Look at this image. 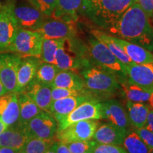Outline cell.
I'll return each instance as SVG.
<instances>
[{
    "instance_id": "1",
    "label": "cell",
    "mask_w": 153,
    "mask_h": 153,
    "mask_svg": "<svg viewBox=\"0 0 153 153\" xmlns=\"http://www.w3.org/2000/svg\"><path fill=\"white\" fill-rule=\"evenodd\" d=\"M105 30L111 36L153 51V24L136 2L131 5L114 24Z\"/></svg>"
},
{
    "instance_id": "2",
    "label": "cell",
    "mask_w": 153,
    "mask_h": 153,
    "mask_svg": "<svg viewBox=\"0 0 153 153\" xmlns=\"http://www.w3.org/2000/svg\"><path fill=\"white\" fill-rule=\"evenodd\" d=\"M135 2V0H82L81 9L94 24L106 30Z\"/></svg>"
},
{
    "instance_id": "3",
    "label": "cell",
    "mask_w": 153,
    "mask_h": 153,
    "mask_svg": "<svg viewBox=\"0 0 153 153\" xmlns=\"http://www.w3.org/2000/svg\"><path fill=\"white\" fill-rule=\"evenodd\" d=\"M73 38L65 39L57 49L55 65L60 70H74L88 67V60L84 56L81 48L76 45Z\"/></svg>"
},
{
    "instance_id": "4",
    "label": "cell",
    "mask_w": 153,
    "mask_h": 153,
    "mask_svg": "<svg viewBox=\"0 0 153 153\" xmlns=\"http://www.w3.org/2000/svg\"><path fill=\"white\" fill-rule=\"evenodd\" d=\"M43 37L37 30L19 28L9 48V52L22 57H35L40 59Z\"/></svg>"
},
{
    "instance_id": "5",
    "label": "cell",
    "mask_w": 153,
    "mask_h": 153,
    "mask_svg": "<svg viewBox=\"0 0 153 153\" xmlns=\"http://www.w3.org/2000/svg\"><path fill=\"white\" fill-rule=\"evenodd\" d=\"M85 87L95 93L111 94L120 87L113 72L95 68H87L82 72Z\"/></svg>"
},
{
    "instance_id": "6",
    "label": "cell",
    "mask_w": 153,
    "mask_h": 153,
    "mask_svg": "<svg viewBox=\"0 0 153 153\" xmlns=\"http://www.w3.org/2000/svg\"><path fill=\"white\" fill-rule=\"evenodd\" d=\"M88 51L92 60L101 68L113 73L118 72L126 76L125 65L111 52L105 44L94 36L89 40Z\"/></svg>"
},
{
    "instance_id": "7",
    "label": "cell",
    "mask_w": 153,
    "mask_h": 153,
    "mask_svg": "<svg viewBox=\"0 0 153 153\" xmlns=\"http://www.w3.org/2000/svg\"><path fill=\"white\" fill-rule=\"evenodd\" d=\"M100 119H103L101 103L95 99H90L82 103L67 116L57 120V131H61L81 120Z\"/></svg>"
},
{
    "instance_id": "8",
    "label": "cell",
    "mask_w": 153,
    "mask_h": 153,
    "mask_svg": "<svg viewBox=\"0 0 153 153\" xmlns=\"http://www.w3.org/2000/svg\"><path fill=\"white\" fill-rule=\"evenodd\" d=\"M28 2L9 5L19 28L37 30L48 16L43 14L30 1Z\"/></svg>"
},
{
    "instance_id": "9",
    "label": "cell",
    "mask_w": 153,
    "mask_h": 153,
    "mask_svg": "<svg viewBox=\"0 0 153 153\" xmlns=\"http://www.w3.org/2000/svg\"><path fill=\"white\" fill-rule=\"evenodd\" d=\"M98 120H85L76 122L65 128L57 131L55 137L59 142L68 143L74 141L89 140L92 138L99 127Z\"/></svg>"
},
{
    "instance_id": "10",
    "label": "cell",
    "mask_w": 153,
    "mask_h": 153,
    "mask_svg": "<svg viewBox=\"0 0 153 153\" xmlns=\"http://www.w3.org/2000/svg\"><path fill=\"white\" fill-rule=\"evenodd\" d=\"M57 121L53 115L45 111H41L25 127L30 137L53 140L57 131Z\"/></svg>"
},
{
    "instance_id": "11",
    "label": "cell",
    "mask_w": 153,
    "mask_h": 153,
    "mask_svg": "<svg viewBox=\"0 0 153 153\" xmlns=\"http://www.w3.org/2000/svg\"><path fill=\"white\" fill-rule=\"evenodd\" d=\"M46 39L73 38L76 34L74 22L48 17L37 30Z\"/></svg>"
},
{
    "instance_id": "12",
    "label": "cell",
    "mask_w": 153,
    "mask_h": 153,
    "mask_svg": "<svg viewBox=\"0 0 153 153\" xmlns=\"http://www.w3.org/2000/svg\"><path fill=\"white\" fill-rule=\"evenodd\" d=\"M22 57L16 53H0V80L7 93L16 92V76Z\"/></svg>"
},
{
    "instance_id": "13",
    "label": "cell",
    "mask_w": 153,
    "mask_h": 153,
    "mask_svg": "<svg viewBox=\"0 0 153 153\" xmlns=\"http://www.w3.org/2000/svg\"><path fill=\"white\" fill-rule=\"evenodd\" d=\"M19 29L10 5L1 7L0 10V53L9 52V47Z\"/></svg>"
},
{
    "instance_id": "14",
    "label": "cell",
    "mask_w": 153,
    "mask_h": 153,
    "mask_svg": "<svg viewBox=\"0 0 153 153\" xmlns=\"http://www.w3.org/2000/svg\"><path fill=\"white\" fill-rule=\"evenodd\" d=\"M128 81L145 90L153 92V63L133 64L125 66Z\"/></svg>"
},
{
    "instance_id": "15",
    "label": "cell",
    "mask_w": 153,
    "mask_h": 153,
    "mask_svg": "<svg viewBox=\"0 0 153 153\" xmlns=\"http://www.w3.org/2000/svg\"><path fill=\"white\" fill-rule=\"evenodd\" d=\"M20 110L18 93L10 92L0 97V118L7 127L19 124Z\"/></svg>"
},
{
    "instance_id": "16",
    "label": "cell",
    "mask_w": 153,
    "mask_h": 153,
    "mask_svg": "<svg viewBox=\"0 0 153 153\" xmlns=\"http://www.w3.org/2000/svg\"><path fill=\"white\" fill-rule=\"evenodd\" d=\"M126 135V129L111 123H107L97 128L92 138L99 144L121 145Z\"/></svg>"
},
{
    "instance_id": "17",
    "label": "cell",
    "mask_w": 153,
    "mask_h": 153,
    "mask_svg": "<svg viewBox=\"0 0 153 153\" xmlns=\"http://www.w3.org/2000/svg\"><path fill=\"white\" fill-rule=\"evenodd\" d=\"M41 60L35 57H22L16 76V93L24 91L35 79Z\"/></svg>"
},
{
    "instance_id": "18",
    "label": "cell",
    "mask_w": 153,
    "mask_h": 153,
    "mask_svg": "<svg viewBox=\"0 0 153 153\" xmlns=\"http://www.w3.org/2000/svg\"><path fill=\"white\" fill-rule=\"evenodd\" d=\"M90 99H94L87 94L57 99L52 101L48 112L53 115L57 120L63 116H67L82 103Z\"/></svg>"
},
{
    "instance_id": "19",
    "label": "cell",
    "mask_w": 153,
    "mask_h": 153,
    "mask_svg": "<svg viewBox=\"0 0 153 153\" xmlns=\"http://www.w3.org/2000/svg\"><path fill=\"white\" fill-rule=\"evenodd\" d=\"M101 106L103 119L109 120L110 123L127 130L129 124L128 116L119 101L110 99L101 103Z\"/></svg>"
},
{
    "instance_id": "20",
    "label": "cell",
    "mask_w": 153,
    "mask_h": 153,
    "mask_svg": "<svg viewBox=\"0 0 153 153\" xmlns=\"http://www.w3.org/2000/svg\"><path fill=\"white\" fill-rule=\"evenodd\" d=\"M51 91L52 87L51 86L41 83L36 79L30 82L24 90L42 111H48L53 101Z\"/></svg>"
},
{
    "instance_id": "21",
    "label": "cell",
    "mask_w": 153,
    "mask_h": 153,
    "mask_svg": "<svg viewBox=\"0 0 153 153\" xmlns=\"http://www.w3.org/2000/svg\"><path fill=\"white\" fill-rule=\"evenodd\" d=\"M30 136L25 126L17 125L7 128L0 134V147L22 150Z\"/></svg>"
},
{
    "instance_id": "22",
    "label": "cell",
    "mask_w": 153,
    "mask_h": 153,
    "mask_svg": "<svg viewBox=\"0 0 153 153\" xmlns=\"http://www.w3.org/2000/svg\"><path fill=\"white\" fill-rule=\"evenodd\" d=\"M113 40L135 64L153 63V53L137 44L112 36Z\"/></svg>"
},
{
    "instance_id": "23",
    "label": "cell",
    "mask_w": 153,
    "mask_h": 153,
    "mask_svg": "<svg viewBox=\"0 0 153 153\" xmlns=\"http://www.w3.org/2000/svg\"><path fill=\"white\" fill-rule=\"evenodd\" d=\"M51 87L81 91L85 87V85L82 76L75 72L72 70H60L55 76Z\"/></svg>"
},
{
    "instance_id": "24",
    "label": "cell",
    "mask_w": 153,
    "mask_h": 153,
    "mask_svg": "<svg viewBox=\"0 0 153 153\" xmlns=\"http://www.w3.org/2000/svg\"><path fill=\"white\" fill-rule=\"evenodd\" d=\"M18 100L20 110L18 125L26 126L42 110L24 91L18 93Z\"/></svg>"
},
{
    "instance_id": "25",
    "label": "cell",
    "mask_w": 153,
    "mask_h": 153,
    "mask_svg": "<svg viewBox=\"0 0 153 153\" xmlns=\"http://www.w3.org/2000/svg\"><path fill=\"white\" fill-rule=\"evenodd\" d=\"M126 106L129 122L135 127V128L145 127L150 110V106L145 103L127 101Z\"/></svg>"
},
{
    "instance_id": "26",
    "label": "cell",
    "mask_w": 153,
    "mask_h": 153,
    "mask_svg": "<svg viewBox=\"0 0 153 153\" xmlns=\"http://www.w3.org/2000/svg\"><path fill=\"white\" fill-rule=\"evenodd\" d=\"M82 0H57L51 17L75 22L77 11L81 9Z\"/></svg>"
},
{
    "instance_id": "27",
    "label": "cell",
    "mask_w": 153,
    "mask_h": 153,
    "mask_svg": "<svg viewBox=\"0 0 153 153\" xmlns=\"http://www.w3.org/2000/svg\"><path fill=\"white\" fill-rule=\"evenodd\" d=\"M91 33L95 38L105 44L111 52L117 57L124 65H130L134 63L126 54L123 50L113 40L111 35L99 29H91Z\"/></svg>"
},
{
    "instance_id": "28",
    "label": "cell",
    "mask_w": 153,
    "mask_h": 153,
    "mask_svg": "<svg viewBox=\"0 0 153 153\" xmlns=\"http://www.w3.org/2000/svg\"><path fill=\"white\" fill-rule=\"evenodd\" d=\"M120 87H121L125 98L127 99V101L132 102L148 103L152 94L128 80L121 82V84H120Z\"/></svg>"
},
{
    "instance_id": "29",
    "label": "cell",
    "mask_w": 153,
    "mask_h": 153,
    "mask_svg": "<svg viewBox=\"0 0 153 153\" xmlns=\"http://www.w3.org/2000/svg\"><path fill=\"white\" fill-rule=\"evenodd\" d=\"M60 70L55 64L51 63L40 62L36 71L35 79L41 83L46 85H51L55 76Z\"/></svg>"
},
{
    "instance_id": "30",
    "label": "cell",
    "mask_w": 153,
    "mask_h": 153,
    "mask_svg": "<svg viewBox=\"0 0 153 153\" xmlns=\"http://www.w3.org/2000/svg\"><path fill=\"white\" fill-rule=\"evenodd\" d=\"M65 39H46L43 38L42 44L41 55L40 60L41 62L55 64V55L57 49L64 42Z\"/></svg>"
},
{
    "instance_id": "31",
    "label": "cell",
    "mask_w": 153,
    "mask_h": 153,
    "mask_svg": "<svg viewBox=\"0 0 153 153\" xmlns=\"http://www.w3.org/2000/svg\"><path fill=\"white\" fill-rule=\"evenodd\" d=\"M122 145L127 153H150V149L135 131L126 135Z\"/></svg>"
},
{
    "instance_id": "32",
    "label": "cell",
    "mask_w": 153,
    "mask_h": 153,
    "mask_svg": "<svg viewBox=\"0 0 153 153\" xmlns=\"http://www.w3.org/2000/svg\"><path fill=\"white\" fill-rule=\"evenodd\" d=\"M53 143V140H46L30 137L22 150L26 153H45Z\"/></svg>"
},
{
    "instance_id": "33",
    "label": "cell",
    "mask_w": 153,
    "mask_h": 153,
    "mask_svg": "<svg viewBox=\"0 0 153 153\" xmlns=\"http://www.w3.org/2000/svg\"><path fill=\"white\" fill-rule=\"evenodd\" d=\"M97 143L94 140H81L65 143L71 153H85L91 151Z\"/></svg>"
},
{
    "instance_id": "34",
    "label": "cell",
    "mask_w": 153,
    "mask_h": 153,
    "mask_svg": "<svg viewBox=\"0 0 153 153\" xmlns=\"http://www.w3.org/2000/svg\"><path fill=\"white\" fill-rule=\"evenodd\" d=\"M45 16L51 17L55 10L57 0H28Z\"/></svg>"
},
{
    "instance_id": "35",
    "label": "cell",
    "mask_w": 153,
    "mask_h": 153,
    "mask_svg": "<svg viewBox=\"0 0 153 153\" xmlns=\"http://www.w3.org/2000/svg\"><path fill=\"white\" fill-rule=\"evenodd\" d=\"M85 94H86V91L84 89L81 91H77L70 89H65V88H52L51 97H52V100L55 101L57 99L74 97V96H79Z\"/></svg>"
},
{
    "instance_id": "36",
    "label": "cell",
    "mask_w": 153,
    "mask_h": 153,
    "mask_svg": "<svg viewBox=\"0 0 153 153\" xmlns=\"http://www.w3.org/2000/svg\"><path fill=\"white\" fill-rule=\"evenodd\" d=\"M92 153H127L120 145L99 144L97 143L91 150Z\"/></svg>"
},
{
    "instance_id": "37",
    "label": "cell",
    "mask_w": 153,
    "mask_h": 153,
    "mask_svg": "<svg viewBox=\"0 0 153 153\" xmlns=\"http://www.w3.org/2000/svg\"><path fill=\"white\" fill-rule=\"evenodd\" d=\"M135 132L140 139L144 142V143L149 148L152 149L153 148V133L147 129L146 128L143 127L140 128H135Z\"/></svg>"
},
{
    "instance_id": "38",
    "label": "cell",
    "mask_w": 153,
    "mask_h": 153,
    "mask_svg": "<svg viewBox=\"0 0 153 153\" xmlns=\"http://www.w3.org/2000/svg\"><path fill=\"white\" fill-rule=\"evenodd\" d=\"M149 19L153 20V0H135Z\"/></svg>"
},
{
    "instance_id": "39",
    "label": "cell",
    "mask_w": 153,
    "mask_h": 153,
    "mask_svg": "<svg viewBox=\"0 0 153 153\" xmlns=\"http://www.w3.org/2000/svg\"><path fill=\"white\" fill-rule=\"evenodd\" d=\"M55 148L56 153H71L65 143L62 142H55Z\"/></svg>"
},
{
    "instance_id": "40",
    "label": "cell",
    "mask_w": 153,
    "mask_h": 153,
    "mask_svg": "<svg viewBox=\"0 0 153 153\" xmlns=\"http://www.w3.org/2000/svg\"><path fill=\"white\" fill-rule=\"evenodd\" d=\"M145 128H146L147 129H148L149 131H150L153 133V109H152L151 108L150 111H149Z\"/></svg>"
},
{
    "instance_id": "41",
    "label": "cell",
    "mask_w": 153,
    "mask_h": 153,
    "mask_svg": "<svg viewBox=\"0 0 153 153\" xmlns=\"http://www.w3.org/2000/svg\"><path fill=\"white\" fill-rule=\"evenodd\" d=\"M19 151L7 147H0V153H17Z\"/></svg>"
},
{
    "instance_id": "42",
    "label": "cell",
    "mask_w": 153,
    "mask_h": 153,
    "mask_svg": "<svg viewBox=\"0 0 153 153\" xmlns=\"http://www.w3.org/2000/svg\"><path fill=\"white\" fill-rule=\"evenodd\" d=\"M7 126L5 125V123L1 120V118H0V134H1L2 132L5 131L6 129L7 128Z\"/></svg>"
},
{
    "instance_id": "43",
    "label": "cell",
    "mask_w": 153,
    "mask_h": 153,
    "mask_svg": "<svg viewBox=\"0 0 153 153\" xmlns=\"http://www.w3.org/2000/svg\"><path fill=\"white\" fill-rule=\"evenodd\" d=\"M7 90H6L4 87L3 84L1 83V80H0V97L4 94H7Z\"/></svg>"
},
{
    "instance_id": "44",
    "label": "cell",
    "mask_w": 153,
    "mask_h": 153,
    "mask_svg": "<svg viewBox=\"0 0 153 153\" xmlns=\"http://www.w3.org/2000/svg\"><path fill=\"white\" fill-rule=\"evenodd\" d=\"M45 153H56V152H55V142L52 145V146H51V148L47 150V152Z\"/></svg>"
},
{
    "instance_id": "45",
    "label": "cell",
    "mask_w": 153,
    "mask_h": 153,
    "mask_svg": "<svg viewBox=\"0 0 153 153\" xmlns=\"http://www.w3.org/2000/svg\"><path fill=\"white\" fill-rule=\"evenodd\" d=\"M148 104L150 106V107L152 108V109H153V92L151 94L150 98V99H149Z\"/></svg>"
},
{
    "instance_id": "46",
    "label": "cell",
    "mask_w": 153,
    "mask_h": 153,
    "mask_svg": "<svg viewBox=\"0 0 153 153\" xmlns=\"http://www.w3.org/2000/svg\"><path fill=\"white\" fill-rule=\"evenodd\" d=\"M17 153H26V152H24V150H19V152H17Z\"/></svg>"
},
{
    "instance_id": "47",
    "label": "cell",
    "mask_w": 153,
    "mask_h": 153,
    "mask_svg": "<svg viewBox=\"0 0 153 153\" xmlns=\"http://www.w3.org/2000/svg\"><path fill=\"white\" fill-rule=\"evenodd\" d=\"M150 153H153V148H152V149H151Z\"/></svg>"
},
{
    "instance_id": "48",
    "label": "cell",
    "mask_w": 153,
    "mask_h": 153,
    "mask_svg": "<svg viewBox=\"0 0 153 153\" xmlns=\"http://www.w3.org/2000/svg\"><path fill=\"white\" fill-rule=\"evenodd\" d=\"M85 153H92V152H91V151H88V152H85Z\"/></svg>"
},
{
    "instance_id": "49",
    "label": "cell",
    "mask_w": 153,
    "mask_h": 153,
    "mask_svg": "<svg viewBox=\"0 0 153 153\" xmlns=\"http://www.w3.org/2000/svg\"><path fill=\"white\" fill-rule=\"evenodd\" d=\"M1 5H0V10H1Z\"/></svg>"
}]
</instances>
